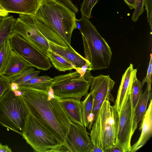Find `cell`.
Segmentation results:
<instances>
[{"label": "cell", "instance_id": "5bb4252c", "mask_svg": "<svg viewBox=\"0 0 152 152\" xmlns=\"http://www.w3.org/2000/svg\"><path fill=\"white\" fill-rule=\"evenodd\" d=\"M152 101L150 102L145 113L141 120L139 130L141 131L140 136L137 141L131 146L130 152L137 151L143 146L150 140L152 136Z\"/></svg>", "mask_w": 152, "mask_h": 152}, {"label": "cell", "instance_id": "52a82bcc", "mask_svg": "<svg viewBox=\"0 0 152 152\" xmlns=\"http://www.w3.org/2000/svg\"><path fill=\"white\" fill-rule=\"evenodd\" d=\"M93 77L88 68L84 75L76 70L54 77L51 88L61 99H81L88 93Z\"/></svg>", "mask_w": 152, "mask_h": 152}, {"label": "cell", "instance_id": "d6a6232c", "mask_svg": "<svg viewBox=\"0 0 152 152\" xmlns=\"http://www.w3.org/2000/svg\"><path fill=\"white\" fill-rule=\"evenodd\" d=\"M104 152H124V151L120 147L115 145L112 147L105 150Z\"/></svg>", "mask_w": 152, "mask_h": 152}, {"label": "cell", "instance_id": "277c9868", "mask_svg": "<svg viewBox=\"0 0 152 152\" xmlns=\"http://www.w3.org/2000/svg\"><path fill=\"white\" fill-rule=\"evenodd\" d=\"M119 115L114 105L105 99L102 103L89 134L94 148L105 150L116 145Z\"/></svg>", "mask_w": 152, "mask_h": 152}, {"label": "cell", "instance_id": "8992f818", "mask_svg": "<svg viewBox=\"0 0 152 152\" xmlns=\"http://www.w3.org/2000/svg\"><path fill=\"white\" fill-rule=\"evenodd\" d=\"M22 136L35 151L66 152L57 139L29 113Z\"/></svg>", "mask_w": 152, "mask_h": 152}, {"label": "cell", "instance_id": "f546056e", "mask_svg": "<svg viewBox=\"0 0 152 152\" xmlns=\"http://www.w3.org/2000/svg\"><path fill=\"white\" fill-rule=\"evenodd\" d=\"M10 80L3 75L0 76V98L10 88Z\"/></svg>", "mask_w": 152, "mask_h": 152}, {"label": "cell", "instance_id": "603a6c76", "mask_svg": "<svg viewBox=\"0 0 152 152\" xmlns=\"http://www.w3.org/2000/svg\"><path fill=\"white\" fill-rule=\"evenodd\" d=\"M16 20L11 15L0 16V48L4 39L12 32V27Z\"/></svg>", "mask_w": 152, "mask_h": 152}, {"label": "cell", "instance_id": "44dd1931", "mask_svg": "<svg viewBox=\"0 0 152 152\" xmlns=\"http://www.w3.org/2000/svg\"><path fill=\"white\" fill-rule=\"evenodd\" d=\"M47 56L53 66L59 71L65 72L75 69L69 62L50 49Z\"/></svg>", "mask_w": 152, "mask_h": 152}, {"label": "cell", "instance_id": "7402d4cb", "mask_svg": "<svg viewBox=\"0 0 152 152\" xmlns=\"http://www.w3.org/2000/svg\"><path fill=\"white\" fill-rule=\"evenodd\" d=\"M53 83V78L45 75L37 76L21 86L44 90L48 92Z\"/></svg>", "mask_w": 152, "mask_h": 152}, {"label": "cell", "instance_id": "8fae6325", "mask_svg": "<svg viewBox=\"0 0 152 152\" xmlns=\"http://www.w3.org/2000/svg\"><path fill=\"white\" fill-rule=\"evenodd\" d=\"M86 127L70 121L65 137L67 152H92L94 146Z\"/></svg>", "mask_w": 152, "mask_h": 152}, {"label": "cell", "instance_id": "d590c367", "mask_svg": "<svg viewBox=\"0 0 152 152\" xmlns=\"http://www.w3.org/2000/svg\"><path fill=\"white\" fill-rule=\"evenodd\" d=\"M8 12L6 11L0 10V16H4L8 15Z\"/></svg>", "mask_w": 152, "mask_h": 152}, {"label": "cell", "instance_id": "9c48e42d", "mask_svg": "<svg viewBox=\"0 0 152 152\" xmlns=\"http://www.w3.org/2000/svg\"><path fill=\"white\" fill-rule=\"evenodd\" d=\"M19 16L16 20L12 32L19 35L47 56L48 41L38 29L33 15L20 14Z\"/></svg>", "mask_w": 152, "mask_h": 152}, {"label": "cell", "instance_id": "6da1fadb", "mask_svg": "<svg viewBox=\"0 0 152 152\" xmlns=\"http://www.w3.org/2000/svg\"><path fill=\"white\" fill-rule=\"evenodd\" d=\"M29 112L66 148L65 137L70 120L55 95L48 96V92L42 90L19 86L18 90Z\"/></svg>", "mask_w": 152, "mask_h": 152}, {"label": "cell", "instance_id": "2e32d148", "mask_svg": "<svg viewBox=\"0 0 152 152\" xmlns=\"http://www.w3.org/2000/svg\"><path fill=\"white\" fill-rule=\"evenodd\" d=\"M137 69H134L131 64L123 75L120 85L118 91L115 105L119 114L127 92L131 88L133 79L136 76Z\"/></svg>", "mask_w": 152, "mask_h": 152}, {"label": "cell", "instance_id": "836d02e7", "mask_svg": "<svg viewBox=\"0 0 152 152\" xmlns=\"http://www.w3.org/2000/svg\"><path fill=\"white\" fill-rule=\"evenodd\" d=\"M12 151L7 145H3L0 142V152H11Z\"/></svg>", "mask_w": 152, "mask_h": 152}, {"label": "cell", "instance_id": "e0dca14e", "mask_svg": "<svg viewBox=\"0 0 152 152\" xmlns=\"http://www.w3.org/2000/svg\"><path fill=\"white\" fill-rule=\"evenodd\" d=\"M60 102L70 121L83 125L80 99H61Z\"/></svg>", "mask_w": 152, "mask_h": 152}, {"label": "cell", "instance_id": "f1b7e54d", "mask_svg": "<svg viewBox=\"0 0 152 152\" xmlns=\"http://www.w3.org/2000/svg\"><path fill=\"white\" fill-rule=\"evenodd\" d=\"M134 11L132 17V20L134 22L137 21L139 17L144 11L143 0H135Z\"/></svg>", "mask_w": 152, "mask_h": 152}, {"label": "cell", "instance_id": "e575fe53", "mask_svg": "<svg viewBox=\"0 0 152 152\" xmlns=\"http://www.w3.org/2000/svg\"><path fill=\"white\" fill-rule=\"evenodd\" d=\"M124 2L131 9H134L135 4V0H124Z\"/></svg>", "mask_w": 152, "mask_h": 152}, {"label": "cell", "instance_id": "cb8c5ba5", "mask_svg": "<svg viewBox=\"0 0 152 152\" xmlns=\"http://www.w3.org/2000/svg\"><path fill=\"white\" fill-rule=\"evenodd\" d=\"M40 71H37L32 67H29L19 74L10 79V83H14L21 86L31 79L38 76Z\"/></svg>", "mask_w": 152, "mask_h": 152}, {"label": "cell", "instance_id": "4dcf8cb0", "mask_svg": "<svg viewBox=\"0 0 152 152\" xmlns=\"http://www.w3.org/2000/svg\"><path fill=\"white\" fill-rule=\"evenodd\" d=\"M150 58L147 71V73L146 77L144 78L141 83L142 86H143L145 83H147V86L149 89H151V76L152 69V55L151 53L150 54Z\"/></svg>", "mask_w": 152, "mask_h": 152}, {"label": "cell", "instance_id": "7c38bea8", "mask_svg": "<svg viewBox=\"0 0 152 152\" xmlns=\"http://www.w3.org/2000/svg\"><path fill=\"white\" fill-rule=\"evenodd\" d=\"M115 82L109 75H100L93 77L90 85V92L93 95L92 109L102 100L107 99L113 101V98L110 93Z\"/></svg>", "mask_w": 152, "mask_h": 152}, {"label": "cell", "instance_id": "3957f363", "mask_svg": "<svg viewBox=\"0 0 152 152\" xmlns=\"http://www.w3.org/2000/svg\"><path fill=\"white\" fill-rule=\"evenodd\" d=\"M76 23L82 35L85 58L90 63V70L108 68L112 54L107 42L88 19L82 16L76 19Z\"/></svg>", "mask_w": 152, "mask_h": 152}, {"label": "cell", "instance_id": "4fadbf2b", "mask_svg": "<svg viewBox=\"0 0 152 152\" xmlns=\"http://www.w3.org/2000/svg\"><path fill=\"white\" fill-rule=\"evenodd\" d=\"M39 0H0V5L8 12L34 15Z\"/></svg>", "mask_w": 152, "mask_h": 152}, {"label": "cell", "instance_id": "ffe728a7", "mask_svg": "<svg viewBox=\"0 0 152 152\" xmlns=\"http://www.w3.org/2000/svg\"><path fill=\"white\" fill-rule=\"evenodd\" d=\"M33 15L38 29L47 40L62 46H69L63 39L54 33L44 23Z\"/></svg>", "mask_w": 152, "mask_h": 152}, {"label": "cell", "instance_id": "30bf717a", "mask_svg": "<svg viewBox=\"0 0 152 152\" xmlns=\"http://www.w3.org/2000/svg\"><path fill=\"white\" fill-rule=\"evenodd\" d=\"M131 88L125 96L122 108L119 114L116 145L120 147L124 152H130L132 120Z\"/></svg>", "mask_w": 152, "mask_h": 152}, {"label": "cell", "instance_id": "d4e9b609", "mask_svg": "<svg viewBox=\"0 0 152 152\" xmlns=\"http://www.w3.org/2000/svg\"><path fill=\"white\" fill-rule=\"evenodd\" d=\"M9 36L4 39L0 48V76L2 75L12 50Z\"/></svg>", "mask_w": 152, "mask_h": 152}, {"label": "cell", "instance_id": "484cf974", "mask_svg": "<svg viewBox=\"0 0 152 152\" xmlns=\"http://www.w3.org/2000/svg\"><path fill=\"white\" fill-rule=\"evenodd\" d=\"M84 100L81 101L82 114L84 126L88 128L89 123L88 117L91 113L93 102V95L91 92L87 93Z\"/></svg>", "mask_w": 152, "mask_h": 152}, {"label": "cell", "instance_id": "4316f807", "mask_svg": "<svg viewBox=\"0 0 152 152\" xmlns=\"http://www.w3.org/2000/svg\"><path fill=\"white\" fill-rule=\"evenodd\" d=\"M142 87L141 83L137 79L136 76H135L133 79L131 88L132 122L135 108L142 94Z\"/></svg>", "mask_w": 152, "mask_h": 152}, {"label": "cell", "instance_id": "ba28073f", "mask_svg": "<svg viewBox=\"0 0 152 152\" xmlns=\"http://www.w3.org/2000/svg\"><path fill=\"white\" fill-rule=\"evenodd\" d=\"M12 50L32 67L46 71L52 66L48 56L17 34L9 36Z\"/></svg>", "mask_w": 152, "mask_h": 152}, {"label": "cell", "instance_id": "8d00e7d4", "mask_svg": "<svg viewBox=\"0 0 152 152\" xmlns=\"http://www.w3.org/2000/svg\"><path fill=\"white\" fill-rule=\"evenodd\" d=\"M92 152H103V151L101 148L94 147Z\"/></svg>", "mask_w": 152, "mask_h": 152}, {"label": "cell", "instance_id": "83f0119b", "mask_svg": "<svg viewBox=\"0 0 152 152\" xmlns=\"http://www.w3.org/2000/svg\"><path fill=\"white\" fill-rule=\"evenodd\" d=\"M99 0H83L80 8L82 16L89 19L92 8Z\"/></svg>", "mask_w": 152, "mask_h": 152}, {"label": "cell", "instance_id": "ac0fdd59", "mask_svg": "<svg viewBox=\"0 0 152 152\" xmlns=\"http://www.w3.org/2000/svg\"><path fill=\"white\" fill-rule=\"evenodd\" d=\"M31 66L29 63L12 50L1 75L10 79Z\"/></svg>", "mask_w": 152, "mask_h": 152}, {"label": "cell", "instance_id": "d6986e66", "mask_svg": "<svg viewBox=\"0 0 152 152\" xmlns=\"http://www.w3.org/2000/svg\"><path fill=\"white\" fill-rule=\"evenodd\" d=\"M151 89L148 88L147 86L145 91L141 94L135 110L132 125V136L145 113L148 102L151 98Z\"/></svg>", "mask_w": 152, "mask_h": 152}, {"label": "cell", "instance_id": "74e56055", "mask_svg": "<svg viewBox=\"0 0 152 152\" xmlns=\"http://www.w3.org/2000/svg\"><path fill=\"white\" fill-rule=\"evenodd\" d=\"M0 10H2L5 11L3 8L1 7V6L0 5Z\"/></svg>", "mask_w": 152, "mask_h": 152}, {"label": "cell", "instance_id": "1f68e13d", "mask_svg": "<svg viewBox=\"0 0 152 152\" xmlns=\"http://www.w3.org/2000/svg\"><path fill=\"white\" fill-rule=\"evenodd\" d=\"M143 4L145 7L147 13L148 21L152 28V0H143Z\"/></svg>", "mask_w": 152, "mask_h": 152}, {"label": "cell", "instance_id": "7a4b0ae2", "mask_svg": "<svg viewBox=\"0 0 152 152\" xmlns=\"http://www.w3.org/2000/svg\"><path fill=\"white\" fill-rule=\"evenodd\" d=\"M34 15L73 49L71 42L72 32L77 28L75 12L60 0H39Z\"/></svg>", "mask_w": 152, "mask_h": 152}, {"label": "cell", "instance_id": "5b68a950", "mask_svg": "<svg viewBox=\"0 0 152 152\" xmlns=\"http://www.w3.org/2000/svg\"><path fill=\"white\" fill-rule=\"evenodd\" d=\"M28 110L18 91L10 88L0 98V124L22 136Z\"/></svg>", "mask_w": 152, "mask_h": 152}, {"label": "cell", "instance_id": "9a60e30c", "mask_svg": "<svg viewBox=\"0 0 152 152\" xmlns=\"http://www.w3.org/2000/svg\"><path fill=\"white\" fill-rule=\"evenodd\" d=\"M48 41L49 49L69 62L75 67V69L81 68L87 63L89 64L90 65L88 61L74 49L69 46H62Z\"/></svg>", "mask_w": 152, "mask_h": 152}]
</instances>
